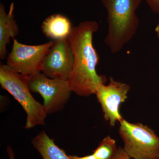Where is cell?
I'll return each instance as SVG.
<instances>
[{
  "mask_svg": "<svg viewBox=\"0 0 159 159\" xmlns=\"http://www.w3.org/2000/svg\"><path fill=\"white\" fill-rule=\"evenodd\" d=\"M151 10L155 13L159 14V0H145Z\"/></svg>",
  "mask_w": 159,
  "mask_h": 159,
  "instance_id": "14",
  "label": "cell"
},
{
  "mask_svg": "<svg viewBox=\"0 0 159 159\" xmlns=\"http://www.w3.org/2000/svg\"><path fill=\"white\" fill-rule=\"evenodd\" d=\"M130 86L126 83L116 81L111 77L107 85L100 84L97 88L96 94L101 105L104 119L109 122L111 126L123 119L120 112L121 103L128 98Z\"/></svg>",
  "mask_w": 159,
  "mask_h": 159,
  "instance_id": "8",
  "label": "cell"
},
{
  "mask_svg": "<svg viewBox=\"0 0 159 159\" xmlns=\"http://www.w3.org/2000/svg\"><path fill=\"white\" fill-rule=\"evenodd\" d=\"M119 132L124 142L123 149L131 158H159V137L148 125L131 123L123 119Z\"/></svg>",
  "mask_w": 159,
  "mask_h": 159,
  "instance_id": "4",
  "label": "cell"
},
{
  "mask_svg": "<svg viewBox=\"0 0 159 159\" xmlns=\"http://www.w3.org/2000/svg\"><path fill=\"white\" fill-rule=\"evenodd\" d=\"M155 31L156 33L157 36L159 38V20L157 25L156 27Z\"/></svg>",
  "mask_w": 159,
  "mask_h": 159,
  "instance_id": "17",
  "label": "cell"
},
{
  "mask_svg": "<svg viewBox=\"0 0 159 159\" xmlns=\"http://www.w3.org/2000/svg\"><path fill=\"white\" fill-rule=\"evenodd\" d=\"M13 45L6 65L18 73L29 76L41 72L43 60L54 42L37 45L21 43L13 39Z\"/></svg>",
  "mask_w": 159,
  "mask_h": 159,
  "instance_id": "6",
  "label": "cell"
},
{
  "mask_svg": "<svg viewBox=\"0 0 159 159\" xmlns=\"http://www.w3.org/2000/svg\"><path fill=\"white\" fill-rule=\"evenodd\" d=\"M7 153L9 156V159H15L14 151L12 148L10 146H8L6 148Z\"/></svg>",
  "mask_w": 159,
  "mask_h": 159,
  "instance_id": "16",
  "label": "cell"
},
{
  "mask_svg": "<svg viewBox=\"0 0 159 159\" xmlns=\"http://www.w3.org/2000/svg\"><path fill=\"white\" fill-rule=\"evenodd\" d=\"M28 82L31 92L43 97L48 114L62 110L73 92L68 81L49 78L42 72L28 76Z\"/></svg>",
  "mask_w": 159,
  "mask_h": 159,
  "instance_id": "5",
  "label": "cell"
},
{
  "mask_svg": "<svg viewBox=\"0 0 159 159\" xmlns=\"http://www.w3.org/2000/svg\"><path fill=\"white\" fill-rule=\"evenodd\" d=\"M69 157L70 159H97L93 154L82 157H78L76 155L69 156Z\"/></svg>",
  "mask_w": 159,
  "mask_h": 159,
  "instance_id": "15",
  "label": "cell"
},
{
  "mask_svg": "<svg viewBox=\"0 0 159 159\" xmlns=\"http://www.w3.org/2000/svg\"><path fill=\"white\" fill-rule=\"evenodd\" d=\"M98 29L97 22L84 21L73 27L68 37L74 53V66L68 82L72 92L80 97L95 94L98 86L107 82L106 77L98 75L96 71L99 56L93 39Z\"/></svg>",
  "mask_w": 159,
  "mask_h": 159,
  "instance_id": "1",
  "label": "cell"
},
{
  "mask_svg": "<svg viewBox=\"0 0 159 159\" xmlns=\"http://www.w3.org/2000/svg\"><path fill=\"white\" fill-rule=\"evenodd\" d=\"M72 28L70 20L59 14H53L46 18L41 26L43 34L55 41L68 38Z\"/></svg>",
  "mask_w": 159,
  "mask_h": 159,
  "instance_id": "10",
  "label": "cell"
},
{
  "mask_svg": "<svg viewBox=\"0 0 159 159\" xmlns=\"http://www.w3.org/2000/svg\"><path fill=\"white\" fill-rule=\"evenodd\" d=\"M112 159H131L125 152L123 148L118 147L116 152Z\"/></svg>",
  "mask_w": 159,
  "mask_h": 159,
  "instance_id": "13",
  "label": "cell"
},
{
  "mask_svg": "<svg viewBox=\"0 0 159 159\" xmlns=\"http://www.w3.org/2000/svg\"><path fill=\"white\" fill-rule=\"evenodd\" d=\"M159 159V158H158V159Z\"/></svg>",
  "mask_w": 159,
  "mask_h": 159,
  "instance_id": "18",
  "label": "cell"
},
{
  "mask_svg": "<svg viewBox=\"0 0 159 159\" xmlns=\"http://www.w3.org/2000/svg\"><path fill=\"white\" fill-rule=\"evenodd\" d=\"M0 84L13 96L25 111L27 119L25 128L44 125L48 113L43 105L35 100L31 93L28 76L19 74L6 65L0 66Z\"/></svg>",
  "mask_w": 159,
  "mask_h": 159,
  "instance_id": "3",
  "label": "cell"
},
{
  "mask_svg": "<svg viewBox=\"0 0 159 159\" xmlns=\"http://www.w3.org/2000/svg\"><path fill=\"white\" fill-rule=\"evenodd\" d=\"M14 3H11L8 13L5 7L0 4V58L4 60L7 56L6 46L10 42V39H14L20 32L18 26L15 20Z\"/></svg>",
  "mask_w": 159,
  "mask_h": 159,
  "instance_id": "9",
  "label": "cell"
},
{
  "mask_svg": "<svg viewBox=\"0 0 159 159\" xmlns=\"http://www.w3.org/2000/svg\"><path fill=\"white\" fill-rule=\"evenodd\" d=\"M107 11L108 31L104 42L116 54L136 34L139 20L136 11L143 0H100Z\"/></svg>",
  "mask_w": 159,
  "mask_h": 159,
  "instance_id": "2",
  "label": "cell"
},
{
  "mask_svg": "<svg viewBox=\"0 0 159 159\" xmlns=\"http://www.w3.org/2000/svg\"><path fill=\"white\" fill-rule=\"evenodd\" d=\"M33 147L39 152L43 159H70L65 152L54 143L44 131L40 132L32 139Z\"/></svg>",
  "mask_w": 159,
  "mask_h": 159,
  "instance_id": "11",
  "label": "cell"
},
{
  "mask_svg": "<svg viewBox=\"0 0 159 159\" xmlns=\"http://www.w3.org/2000/svg\"><path fill=\"white\" fill-rule=\"evenodd\" d=\"M74 66V53L68 38L54 42L43 60L41 72L49 78L68 81Z\"/></svg>",
  "mask_w": 159,
  "mask_h": 159,
  "instance_id": "7",
  "label": "cell"
},
{
  "mask_svg": "<svg viewBox=\"0 0 159 159\" xmlns=\"http://www.w3.org/2000/svg\"><path fill=\"white\" fill-rule=\"evenodd\" d=\"M117 149L116 140L108 135L100 142L93 154L97 159H112Z\"/></svg>",
  "mask_w": 159,
  "mask_h": 159,
  "instance_id": "12",
  "label": "cell"
}]
</instances>
